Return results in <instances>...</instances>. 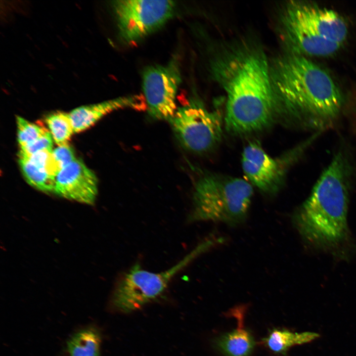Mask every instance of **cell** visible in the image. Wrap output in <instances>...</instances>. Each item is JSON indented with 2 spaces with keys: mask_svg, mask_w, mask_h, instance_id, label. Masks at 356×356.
Returning a JSON list of instances; mask_svg holds the SVG:
<instances>
[{
  "mask_svg": "<svg viewBox=\"0 0 356 356\" xmlns=\"http://www.w3.org/2000/svg\"><path fill=\"white\" fill-rule=\"evenodd\" d=\"M356 180V162L344 142L292 217L294 226L310 247L345 257L351 242L347 218Z\"/></svg>",
  "mask_w": 356,
  "mask_h": 356,
  "instance_id": "obj_1",
  "label": "cell"
},
{
  "mask_svg": "<svg viewBox=\"0 0 356 356\" xmlns=\"http://www.w3.org/2000/svg\"><path fill=\"white\" fill-rule=\"evenodd\" d=\"M144 103L142 96L131 95L76 108L69 113L74 133L86 130L104 116L118 109H143L146 105Z\"/></svg>",
  "mask_w": 356,
  "mask_h": 356,
  "instance_id": "obj_12",
  "label": "cell"
},
{
  "mask_svg": "<svg viewBox=\"0 0 356 356\" xmlns=\"http://www.w3.org/2000/svg\"><path fill=\"white\" fill-rule=\"evenodd\" d=\"M346 114L348 128L356 144V96Z\"/></svg>",
  "mask_w": 356,
  "mask_h": 356,
  "instance_id": "obj_21",
  "label": "cell"
},
{
  "mask_svg": "<svg viewBox=\"0 0 356 356\" xmlns=\"http://www.w3.org/2000/svg\"><path fill=\"white\" fill-rule=\"evenodd\" d=\"M316 134H311L290 151L280 162L272 158L257 142H250L242 154V167L250 182L261 191L274 194L279 189L285 177L286 168L296 162L318 140Z\"/></svg>",
  "mask_w": 356,
  "mask_h": 356,
  "instance_id": "obj_9",
  "label": "cell"
},
{
  "mask_svg": "<svg viewBox=\"0 0 356 356\" xmlns=\"http://www.w3.org/2000/svg\"><path fill=\"white\" fill-rule=\"evenodd\" d=\"M97 186L94 172L81 160L76 159L56 176L54 192L67 199L92 204L97 194Z\"/></svg>",
  "mask_w": 356,
  "mask_h": 356,
  "instance_id": "obj_11",
  "label": "cell"
},
{
  "mask_svg": "<svg viewBox=\"0 0 356 356\" xmlns=\"http://www.w3.org/2000/svg\"><path fill=\"white\" fill-rule=\"evenodd\" d=\"M45 122L53 139L58 145L66 144L74 133L69 113L55 112L47 116Z\"/></svg>",
  "mask_w": 356,
  "mask_h": 356,
  "instance_id": "obj_17",
  "label": "cell"
},
{
  "mask_svg": "<svg viewBox=\"0 0 356 356\" xmlns=\"http://www.w3.org/2000/svg\"><path fill=\"white\" fill-rule=\"evenodd\" d=\"M225 126L230 133L246 135L273 123L276 102L265 55L252 52L235 58L226 66Z\"/></svg>",
  "mask_w": 356,
  "mask_h": 356,
  "instance_id": "obj_3",
  "label": "cell"
},
{
  "mask_svg": "<svg viewBox=\"0 0 356 356\" xmlns=\"http://www.w3.org/2000/svg\"><path fill=\"white\" fill-rule=\"evenodd\" d=\"M181 82L180 63L176 56L165 65L146 67L142 73V89L149 116L169 120L177 108L176 96Z\"/></svg>",
  "mask_w": 356,
  "mask_h": 356,
  "instance_id": "obj_10",
  "label": "cell"
},
{
  "mask_svg": "<svg viewBox=\"0 0 356 356\" xmlns=\"http://www.w3.org/2000/svg\"><path fill=\"white\" fill-rule=\"evenodd\" d=\"M169 122L182 146L194 152L209 151L222 138L221 117L194 100L178 108Z\"/></svg>",
  "mask_w": 356,
  "mask_h": 356,
  "instance_id": "obj_8",
  "label": "cell"
},
{
  "mask_svg": "<svg viewBox=\"0 0 356 356\" xmlns=\"http://www.w3.org/2000/svg\"><path fill=\"white\" fill-rule=\"evenodd\" d=\"M253 189L243 179L205 174L196 182L191 221H211L235 226L246 220Z\"/></svg>",
  "mask_w": 356,
  "mask_h": 356,
  "instance_id": "obj_4",
  "label": "cell"
},
{
  "mask_svg": "<svg viewBox=\"0 0 356 356\" xmlns=\"http://www.w3.org/2000/svg\"><path fill=\"white\" fill-rule=\"evenodd\" d=\"M215 345L225 356H248L255 343L253 336L247 330L238 327L218 337Z\"/></svg>",
  "mask_w": 356,
  "mask_h": 356,
  "instance_id": "obj_14",
  "label": "cell"
},
{
  "mask_svg": "<svg viewBox=\"0 0 356 356\" xmlns=\"http://www.w3.org/2000/svg\"><path fill=\"white\" fill-rule=\"evenodd\" d=\"M119 37L126 44L136 43L164 25L173 15L171 0H119L113 1Z\"/></svg>",
  "mask_w": 356,
  "mask_h": 356,
  "instance_id": "obj_7",
  "label": "cell"
},
{
  "mask_svg": "<svg viewBox=\"0 0 356 356\" xmlns=\"http://www.w3.org/2000/svg\"><path fill=\"white\" fill-rule=\"evenodd\" d=\"M52 137L48 132L28 145L20 147L18 155L27 157L40 151L52 150Z\"/></svg>",
  "mask_w": 356,
  "mask_h": 356,
  "instance_id": "obj_19",
  "label": "cell"
},
{
  "mask_svg": "<svg viewBox=\"0 0 356 356\" xmlns=\"http://www.w3.org/2000/svg\"><path fill=\"white\" fill-rule=\"evenodd\" d=\"M284 25L292 44L302 52L311 55L333 54L348 35L347 23L339 14L311 3L289 6L285 14Z\"/></svg>",
  "mask_w": 356,
  "mask_h": 356,
  "instance_id": "obj_5",
  "label": "cell"
},
{
  "mask_svg": "<svg viewBox=\"0 0 356 356\" xmlns=\"http://www.w3.org/2000/svg\"><path fill=\"white\" fill-rule=\"evenodd\" d=\"M52 155L59 172L76 159L73 150L67 143L58 145L52 150Z\"/></svg>",
  "mask_w": 356,
  "mask_h": 356,
  "instance_id": "obj_20",
  "label": "cell"
},
{
  "mask_svg": "<svg viewBox=\"0 0 356 356\" xmlns=\"http://www.w3.org/2000/svg\"><path fill=\"white\" fill-rule=\"evenodd\" d=\"M319 336L317 333L314 332L298 333L275 329L266 339V342L272 352L282 354L293 346L310 342Z\"/></svg>",
  "mask_w": 356,
  "mask_h": 356,
  "instance_id": "obj_15",
  "label": "cell"
},
{
  "mask_svg": "<svg viewBox=\"0 0 356 356\" xmlns=\"http://www.w3.org/2000/svg\"><path fill=\"white\" fill-rule=\"evenodd\" d=\"M209 239L198 245L181 260L164 271L155 273L134 266L122 278L113 293L111 305L114 309L124 312L139 309L160 296L170 281L192 261L214 244Z\"/></svg>",
  "mask_w": 356,
  "mask_h": 356,
  "instance_id": "obj_6",
  "label": "cell"
},
{
  "mask_svg": "<svg viewBox=\"0 0 356 356\" xmlns=\"http://www.w3.org/2000/svg\"><path fill=\"white\" fill-rule=\"evenodd\" d=\"M17 140L20 147L25 146L44 135L49 131L44 127L16 116Z\"/></svg>",
  "mask_w": 356,
  "mask_h": 356,
  "instance_id": "obj_18",
  "label": "cell"
},
{
  "mask_svg": "<svg viewBox=\"0 0 356 356\" xmlns=\"http://www.w3.org/2000/svg\"><path fill=\"white\" fill-rule=\"evenodd\" d=\"M274 83L292 124L312 134L336 126L345 108L344 98L329 74L301 55L282 59Z\"/></svg>",
  "mask_w": 356,
  "mask_h": 356,
  "instance_id": "obj_2",
  "label": "cell"
},
{
  "mask_svg": "<svg viewBox=\"0 0 356 356\" xmlns=\"http://www.w3.org/2000/svg\"><path fill=\"white\" fill-rule=\"evenodd\" d=\"M101 333L89 325L80 328L68 338L66 351L68 356H100Z\"/></svg>",
  "mask_w": 356,
  "mask_h": 356,
  "instance_id": "obj_13",
  "label": "cell"
},
{
  "mask_svg": "<svg viewBox=\"0 0 356 356\" xmlns=\"http://www.w3.org/2000/svg\"><path fill=\"white\" fill-rule=\"evenodd\" d=\"M19 163L27 182L35 188L45 192H54L55 177L49 175L43 166L29 159L19 157Z\"/></svg>",
  "mask_w": 356,
  "mask_h": 356,
  "instance_id": "obj_16",
  "label": "cell"
}]
</instances>
